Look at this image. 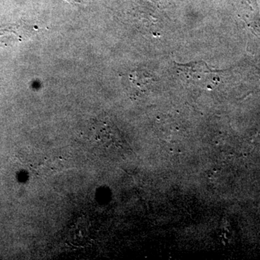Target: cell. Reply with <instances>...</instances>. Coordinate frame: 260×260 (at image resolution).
Returning a JSON list of instances; mask_svg holds the SVG:
<instances>
[{
    "label": "cell",
    "mask_w": 260,
    "mask_h": 260,
    "mask_svg": "<svg viewBox=\"0 0 260 260\" xmlns=\"http://www.w3.org/2000/svg\"><path fill=\"white\" fill-rule=\"evenodd\" d=\"M29 30L23 23L0 25V47H8L23 42Z\"/></svg>",
    "instance_id": "6da1fadb"
},
{
    "label": "cell",
    "mask_w": 260,
    "mask_h": 260,
    "mask_svg": "<svg viewBox=\"0 0 260 260\" xmlns=\"http://www.w3.org/2000/svg\"><path fill=\"white\" fill-rule=\"evenodd\" d=\"M65 1L68 2V3H71V4H80L81 3V0H65Z\"/></svg>",
    "instance_id": "7a4b0ae2"
}]
</instances>
